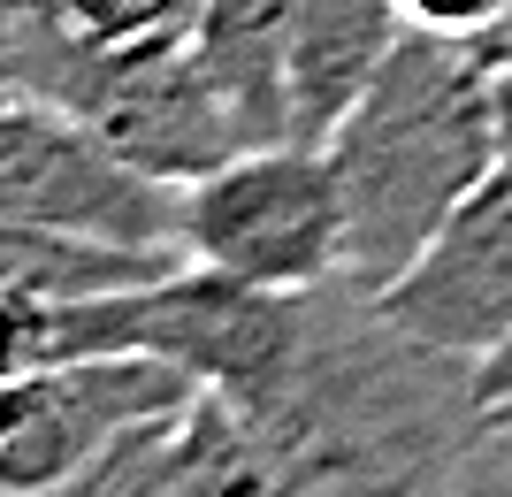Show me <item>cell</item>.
Instances as JSON below:
<instances>
[{"mask_svg":"<svg viewBox=\"0 0 512 497\" xmlns=\"http://www.w3.org/2000/svg\"><path fill=\"white\" fill-rule=\"evenodd\" d=\"M490 62H497V69H505V62H512V23H505V39H497V46H490Z\"/></svg>","mask_w":512,"mask_h":497,"instance_id":"cell-18","label":"cell"},{"mask_svg":"<svg viewBox=\"0 0 512 497\" xmlns=\"http://www.w3.org/2000/svg\"><path fill=\"white\" fill-rule=\"evenodd\" d=\"M375 299L390 322H406L413 337L459 352L474 368L512 345V161H497L451 207V222L421 245V260Z\"/></svg>","mask_w":512,"mask_h":497,"instance_id":"cell-7","label":"cell"},{"mask_svg":"<svg viewBox=\"0 0 512 497\" xmlns=\"http://www.w3.org/2000/svg\"><path fill=\"white\" fill-rule=\"evenodd\" d=\"M192 398L199 383L153 352H85V360H54L0 383V497L77 475L115 436L169 421Z\"/></svg>","mask_w":512,"mask_h":497,"instance_id":"cell-6","label":"cell"},{"mask_svg":"<svg viewBox=\"0 0 512 497\" xmlns=\"http://www.w3.org/2000/svg\"><path fill=\"white\" fill-rule=\"evenodd\" d=\"M260 421L291 497H459L482 429V368L390 322L360 283L306 299L299 352L260 398Z\"/></svg>","mask_w":512,"mask_h":497,"instance_id":"cell-1","label":"cell"},{"mask_svg":"<svg viewBox=\"0 0 512 497\" xmlns=\"http://www.w3.org/2000/svg\"><path fill=\"white\" fill-rule=\"evenodd\" d=\"M291 16L299 0H207L192 46L245 146H283L291 130Z\"/></svg>","mask_w":512,"mask_h":497,"instance_id":"cell-8","label":"cell"},{"mask_svg":"<svg viewBox=\"0 0 512 497\" xmlns=\"http://www.w3.org/2000/svg\"><path fill=\"white\" fill-rule=\"evenodd\" d=\"M482 413H497V421H512V398H497V406H482Z\"/></svg>","mask_w":512,"mask_h":497,"instance_id":"cell-19","label":"cell"},{"mask_svg":"<svg viewBox=\"0 0 512 497\" xmlns=\"http://www.w3.org/2000/svg\"><path fill=\"white\" fill-rule=\"evenodd\" d=\"M161 497H291V482H283L253 413L237 398H222V390H199L176 413Z\"/></svg>","mask_w":512,"mask_h":497,"instance_id":"cell-10","label":"cell"},{"mask_svg":"<svg viewBox=\"0 0 512 497\" xmlns=\"http://www.w3.org/2000/svg\"><path fill=\"white\" fill-rule=\"evenodd\" d=\"M344 199V283L383 291L421 260L451 207L505 161L497 153V62L467 39L406 31L360 100L321 138Z\"/></svg>","mask_w":512,"mask_h":497,"instance_id":"cell-2","label":"cell"},{"mask_svg":"<svg viewBox=\"0 0 512 497\" xmlns=\"http://www.w3.org/2000/svg\"><path fill=\"white\" fill-rule=\"evenodd\" d=\"M406 31H428V39H467L490 54L512 23V0H390Z\"/></svg>","mask_w":512,"mask_h":497,"instance_id":"cell-12","label":"cell"},{"mask_svg":"<svg viewBox=\"0 0 512 497\" xmlns=\"http://www.w3.org/2000/svg\"><path fill=\"white\" fill-rule=\"evenodd\" d=\"M169 436H176V413L169 421H146V429L115 436L100 459H85L77 475L46 482V490H23V497H161V475H169Z\"/></svg>","mask_w":512,"mask_h":497,"instance_id":"cell-11","label":"cell"},{"mask_svg":"<svg viewBox=\"0 0 512 497\" xmlns=\"http://www.w3.org/2000/svg\"><path fill=\"white\" fill-rule=\"evenodd\" d=\"M459 497H512V421L482 413V429H474V444H467Z\"/></svg>","mask_w":512,"mask_h":497,"instance_id":"cell-14","label":"cell"},{"mask_svg":"<svg viewBox=\"0 0 512 497\" xmlns=\"http://www.w3.org/2000/svg\"><path fill=\"white\" fill-rule=\"evenodd\" d=\"M23 100V0H0V108Z\"/></svg>","mask_w":512,"mask_h":497,"instance_id":"cell-15","label":"cell"},{"mask_svg":"<svg viewBox=\"0 0 512 497\" xmlns=\"http://www.w3.org/2000/svg\"><path fill=\"white\" fill-rule=\"evenodd\" d=\"M184 260L260 291H321L344 276V199L321 146H245L176 184Z\"/></svg>","mask_w":512,"mask_h":497,"instance_id":"cell-4","label":"cell"},{"mask_svg":"<svg viewBox=\"0 0 512 497\" xmlns=\"http://www.w3.org/2000/svg\"><path fill=\"white\" fill-rule=\"evenodd\" d=\"M497 153L512 161V62L497 69Z\"/></svg>","mask_w":512,"mask_h":497,"instance_id":"cell-17","label":"cell"},{"mask_svg":"<svg viewBox=\"0 0 512 497\" xmlns=\"http://www.w3.org/2000/svg\"><path fill=\"white\" fill-rule=\"evenodd\" d=\"M0 222L62 230L85 245H130V253H184L176 184L146 176L92 123L46 100L0 108Z\"/></svg>","mask_w":512,"mask_h":497,"instance_id":"cell-5","label":"cell"},{"mask_svg":"<svg viewBox=\"0 0 512 497\" xmlns=\"http://www.w3.org/2000/svg\"><path fill=\"white\" fill-rule=\"evenodd\" d=\"M207 0H69V16L100 31V39H161V31H192Z\"/></svg>","mask_w":512,"mask_h":497,"instance_id":"cell-13","label":"cell"},{"mask_svg":"<svg viewBox=\"0 0 512 497\" xmlns=\"http://www.w3.org/2000/svg\"><path fill=\"white\" fill-rule=\"evenodd\" d=\"M406 23L390 0H299L291 16V130L299 146H321L360 85L390 62Z\"/></svg>","mask_w":512,"mask_h":497,"instance_id":"cell-9","label":"cell"},{"mask_svg":"<svg viewBox=\"0 0 512 497\" xmlns=\"http://www.w3.org/2000/svg\"><path fill=\"white\" fill-rule=\"evenodd\" d=\"M23 100L92 123L123 161L161 184H192L245 153L192 31L100 39L69 16V0H23Z\"/></svg>","mask_w":512,"mask_h":497,"instance_id":"cell-3","label":"cell"},{"mask_svg":"<svg viewBox=\"0 0 512 497\" xmlns=\"http://www.w3.org/2000/svg\"><path fill=\"white\" fill-rule=\"evenodd\" d=\"M497 398H512V345L482 360V406H497Z\"/></svg>","mask_w":512,"mask_h":497,"instance_id":"cell-16","label":"cell"}]
</instances>
